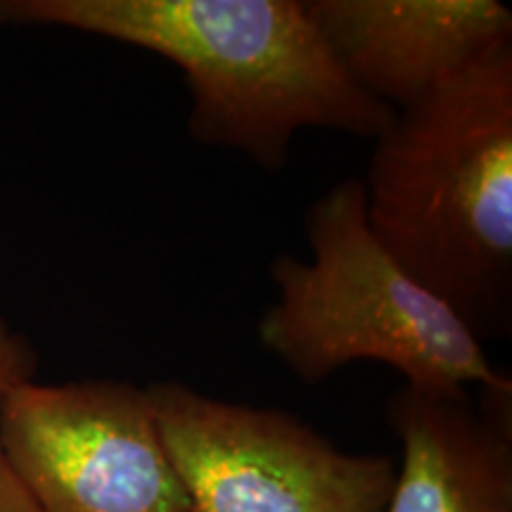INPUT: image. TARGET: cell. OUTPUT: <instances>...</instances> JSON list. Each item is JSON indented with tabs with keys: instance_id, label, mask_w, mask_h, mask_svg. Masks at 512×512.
I'll return each instance as SVG.
<instances>
[{
	"instance_id": "1",
	"label": "cell",
	"mask_w": 512,
	"mask_h": 512,
	"mask_svg": "<svg viewBox=\"0 0 512 512\" xmlns=\"http://www.w3.org/2000/svg\"><path fill=\"white\" fill-rule=\"evenodd\" d=\"M0 22L95 34L174 62L188 131L280 171L306 128L377 138L396 110L361 91L306 0H0Z\"/></svg>"
},
{
	"instance_id": "2",
	"label": "cell",
	"mask_w": 512,
	"mask_h": 512,
	"mask_svg": "<svg viewBox=\"0 0 512 512\" xmlns=\"http://www.w3.org/2000/svg\"><path fill=\"white\" fill-rule=\"evenodd\" d=\"M366 219L479 342L512 302V46L396 110L370 155Z\"/></svg>"
},
{
	"instance_id": "3",
	"label": "cell",
	"mask_w": 512,
	"mask_h": 512,
	"mask_svg": "<svg viewBox=\"0 0 512 512\" xmlns=\"http://www.w3.org/2000/svg\"><path fill=\"white\" fill-rule=\"evenodd\" d=\"M304 233L311 261L275 256L278 302L256 323L259 342L299 380L320 384L356 361L384 363L408 387L446 392L510 380L456 311L375 238L361 178L323 192L306 211Z\"/></svg>"
},
{
	"instance_id": "4",
	"label": "cell",
	"mask_w": 512,
	"mask_h": 512,
	"mask_svg": "<svg viewBox=\"0 0 512 512\" xmlns=\"http://www.w3.org/2000/svg\"><path fill=\"white\" fill-rule=\"evenodd\" d=\"M147 389L192 512H384L392 458L347 453L278 408L230 403L181 382Z\"/></svg>"
},
{
	"instance_id": "5",
	"label": "cell",
	"mask_w": 512,
	"mask_h": 512,
	"mask_svg": "<svg viewBox=\"0 0 512 512\" xmlns=\"http://www.w3.org/2000/svg\"><path fill=\"white\" fill-rule=\"evenodd\" d=\"M3 444L38 512H192L147 389L131 382H22Z\"/></svg>"
},
{
	"instance_id": "6",
	"label": "cell",
	"mask_w": 512,
	"mask_h": 512,
	"mask_svg": "<svg viewBox=\"0 0 512 512\" xmlns=\"http://www.w3.org/2000/svg\"><path fill=\"white\" fill-rule=\"evenodd\" d=\"M339 67L370 98L403 110L512 46L498 0H306Z\"/></svg>"
},
{
	"instance_id": "7",
	"label": "cell",
	"mask_w": 512,
	"mask_h": 512,
	"mask_svg": "<svg viewBox=\"0 0 512 512\" xmlns=\"http://www.w3.org/2000/svg\"><path fill=\"white\" fill-rule=\"evenodd\" d=\"M401 465L384 512H512V382L482 389L403 384L387 403Z\"/></svg>"
},
{
	"instance_id": "8",
	"label": "cell",
	"mask_w": 512,
	"mask_h": 512,
	"mask_svg": "<svg viewBox=\"0 0 512 512\" xmlns=\"http://www.w3.org/2000/svg\"><path fill=\"white\" fill-rule=\"evenodd\" d=\"M36 358L27 344V339L8 328L0 318V418L10 392L22 382L34 380ZM0 512H38L34 498L29 496L27 486L17 477L3 444L0 430Z\"/></svg>"
}]
</instances>
